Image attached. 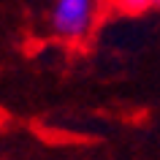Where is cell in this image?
Returning a JSON list of instances; mask_svg holds the SVG:
<instances>
[{"label": "cell", "instance_id": "cell-3", "mask_svg": "<svg viewBox=\"0 0 160 160\" xmlns=\"http://www.w3.org/2000/svg\"><path fill=\"white\" fill-rule=\"evenodd\" d=\"M152 6H160V0H152Z\"/></svg>", "mask_w": 160, "mask_h": 160}, {"label": "cell", "instance_id": "cell-2", "mask_svg": "<svg viewBox=\"0 0 160 160\" xmlns=\"http://www.w3.org/2000/svg\"><path fill=\"white\" fill-rule=\"evenodd\" d=\"M106 3L114 6L117 11H122V14H141L152 6V0H106Z\"/></svg>", "mask_w": 160, "mask_h": 160}, {"label": "cell", "instance_id": "cell-1", "mask_svg": "<svg viewBox=\"0 0 160 160\" xmlns=\"http://www.w3.org/2000/svg\"><path fill=\"white\" fill-rule=\"evenodd\" d=\"M98 0H54L52 27L65 41H82L95 22Z\"/></svg>", "mask_w": 160, "mask_h": 160}]
</instances>
